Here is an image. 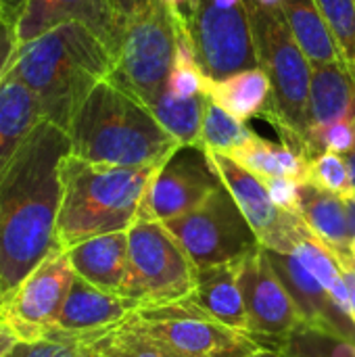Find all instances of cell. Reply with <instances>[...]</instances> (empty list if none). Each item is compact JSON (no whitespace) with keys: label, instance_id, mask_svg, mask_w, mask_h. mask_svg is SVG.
<instances>
[{"label":"cell","instance_id":"cell-7","mask_svg":"<svg viewBox=\"0 0 355 357\" xmlns=\"http://www.w3.org/2000/svg\"><path fill=\"white\" fill-rule=\"evenodd\" d=\"M176 61V29L163 0H153L123 29L109 75L119 88L151 105L167 90Z\"/></svg>","mask_w":355,"mask_h":357},{"label":"cell","instance_id":"cell-4","mask_svg":"<svg viewBox=\"0 0 355 357\" xmlns=\"http://www.w3.org/2000/svg\"><path fill=\"white\" fill-rule=\"evenodd\" d=\"M163 165L115 167L88 163L71 153L63 157L56 243L69 249L100 234L128 230Z\"/></svg>","mask_w":355,"mask_h":357},{"label":"cell","instance_id":"cell-1","mask_svg":"<svg viewBox=\"0 0 355 357\" xmlns=\"http://www.w3.org/2000/svg\"><path fill=\"white\" fill-rule=\"evenodd\" d=\"M63 128L42 121L0 172V299L38 268L56 243Z\"/></svg>","mask_w":355,"mask_h":357},{"label":"cell","instance_id":"cell-26","mask_svg":"<svg viewBox=\"0 0 355 357\" xmlns=\"http://www.w3.org/2000/svg\"><path fill=\"white\" fill-rule=\"evenodd\" d=\"M291 255L328 291V295L335 299V303L352 316V301H349V291L341 272V266L335 257V253L305 226H301L299 236L293 245Z\"/></svg>","mask_w":355,"mask_h":357},{"label":"cell","instance_id":"cell-34","mask_svg":"<svg viewBox=\"0 0 355 357\" xmlns=\"http://www.w3.org/2000/svg\"><path fill=\"white\" fill-rule=\"evenodd\" d=\"M207 79L201 65H174L167 79V92L176 98L203 96L207 94Z\"/></svg>","mask_w":355,"mask_h":357},{"label":"cell","instance_id":"cell-45","mask_svg":"<svg viewBox=\"0 0 355 357\" xmlns=\"http://www.w3.org/2000/svg\"><path fill=\"white\" fill-rule=\"evenodd\" d=\"M213 4H218V6H222V8H232V6H239V4H243L245 0H211Z\"/></svg>","mask_w":355,"mask_h":357},{"label":"cell","instance_id":"cell-5","mask_svg":"<svg viewBox=\"0 0 355 357\" xmlns=\"http://www.w3.org/2000/svg\"><path fill=\"white\" fill-rule=\"evenodd\" d=\"M251 21L257 67L270 79L272 102L262 115L274 126L282 144L310 161L308 146V102L312 84V63L295 42L278 8L245 0Z\"/></svg>","mask_w":355,"mask_h":357},{"label":"cell","instance_id":"cell-14","mask_svg":"<svg viewBox=\"0 0 355 357\" xmlns=\"http://www.w3.org/2000/svg\"><path fill=\"white\" fill-rule=\"evenodd\" d=\"M222 186L199 149H180L153 178L136 220L167 222L197 209Z\"/></svg>","mask_w":355,"mask_h":357},{"label":"cell","instance_id":"cell-22","mask_svg":"<svg viewBox=\"0 0 355 357\" xmlns=\"http://www.w3.org/2000/svg\"><path fill=\"white\" fill-rule=\"evenodd\" d=\"M42 121L46 119L36 94L21 82L4 77L0 84V172Z\"/></svg>","mask_w":355,"mask_h":357},{"label":"cell","instance_id":"cell-35","mask_svg":"<svg viewBox=\"0 0 355 357\" xmlns=\"http://www.w3.org/2000/svg\"><path fill=\"white\" fill-rule=\"evenodd\" d=\"M355 149V121H337L314 140V157L320 153L349 155Z\"/></svg>","mask_w":355,"mask_h":357},{"label":"cell","instance_id":"cell-33","mask_svg":"<svg viewBox=\"0 0 355 357\" xmlns=\"http://www.w3.org/2000/svg\"><path fill=\"white\" fill-rule=\"evenodd\" d=\"M337 38L347 65L355 59V0H314Z\"/></svg>","mask_w":355,"mask_h":357},{"label":"cell","instance_id":"cell-25","mask_svg":"<svg viewBox=\"0 0 355 357\" xmlns=\"http://www.w3.org/2000/svg\"><path fill=\"white\" fill-rule=\"evenodd\" d=\"M243 165L247 172L257 176L262 182L272 178H287L305 184L308 182V163L301 155H297L287 144H276L259 134H255L245 146L226 155Z\"/></svg>","mask_w":355,"mask_h":357},{"label":"cell","instance_id":"cell-8","mask_svg":"<svg viewBox=\"0 0 355 357\" xmlns=\"http://www.w3.org/2000/svg\"><path fill=\"white\" fill-rule=\"evenodd\" d=\"M128 322L182 357H255L266 349L251 335L218 322L188 299L138 307Z\"/></svg>","mask_w":355,"mask_h":357},{"label":"cell","instance_id":"cell-16","mask_svg":"<svg viewBox=\"0 0 355 357\" xmlns=\"http://www.w3.org/2000/svg\"><path fill=\"white\" fill-rule=\"evenodd\" d=\"M138 307H140L138 301L117 293L100 291L75 276L69 295L48 335H67V337L107 335L111 328L128 320Z\"/></svg>","mask_w":355,"mask_h":357},{"label":"cell","instance_id":"cell-31","mask_svg":"<svg viewBox=\"0 0 355 357\" xmlns=\"http://www.w3.org/2000/svg\"><path fill=\"white\" fill-rule=\"evenodd\" d=\"M276 349H285L297 357H355L354 341L316 328H301Z\"/></svg>","mask_w":355,"mask_h":357},{"label":"cell","instance_id":"cell-48","mask_svg":"<svg viewBox=\"0 0 355 357\" xmlns=\"http://www.w3.org/2000/svg\"><path fill=\"white\" fill-rule=\"evenodd\" d=\"M352 255H354V261H355V238L352 241Z\"/></svg>","mask_w":355,"mask_h":357},{"label":"cell","instance_id":"cell-38","mask_svg":"<svg viewBox=\"0 0 355 357\" xmlns=\"http://www.w3.org/2000/svg\"><path fill=\"white\" fill-rule=\"evenodd\" d=\"M151 2L153 0H109V4L113 8V15H115V19L119 23V27H121V31L126 29V25L136 15H140L144 8H149Z\"/></svg>","mask_w":355,"mask_h":357},{"label":"cell","instance_id":"cell-23","mask_svg":"<svg viewBox=\"0 0 355 357\" xmlns=\"http://www.w3.org/2000/svg\"><path fill=\"white\" fill-rule=\"evenodd\" d=\"M299 215L333 253H352L354 238L347 207L341 197L305 182L299 190Z\"/></svg>","mask_w":355,"mask_h":357},{"label":"cell","instance_id":"cell-24","mask_svg":"<svg viewBox=\"0 0 355 357\" xmlns=\"http://www.w3.org/2000/svg\"><path fill=\"white\" fill-rule=\"evenodd\" d=\"M207 96L230 115L247 121L270 109L272 86L264 69L253 67L224 79H207Z\"/></svg>","mask_w":355,"mask_h":357},{"label":"cell","instance_id":"cell-44","mask_svg":"<svg viewBox=\"0 0 355 357\" xmlns=\"http://www.w3.org/2000/svg\"><path fill=\"white\" fill-rule=\"evenodd\" d=\"M255 357H297V356H291L289 351H285V349H264V351H259Z\"/></svg>","mask_w":355,"mask_h":357},{"label":"cell","instance_id":"cell-47","mask_svg":"<svg viewBox=\"0 0 355 357\" xmlns=\"http://www.w3.org/2000/svg\"><path fill=\"white\" fill-rule=\"evenodd\" d=\"M347 69H349V73H352V77H354V82H355V59L347 65Z\"/></svg>","mask_w":355,"mask_h":357},{"label":"cell","instance_id":"cell-39","mask_svg":"<svg viewBox=\"0 0 355 357\" xmlns=\"http://www.w3.org/2000/svg\"><path fill=\"white\" fill-rule=\"evenodd\" d=\"M339 266H341V272H343V278H345V284H347V291H349V301H352V318L355 322V261L352 253H335Z\"/></svg>","mask_w":355,"mask_h":357},{"label":"cell","instance_id":"cell-18","mask_svg":"<svg viewBox=\"0 0 355 357\" xmlns=\"http://www.w3.org/2000/svg\"><path fill=\"white\" fill-rule=\"evenodd\" d=\"M337 121H355V82L347 65H312L308 102V146L314 159V140Z\"/></svg>","mask_w":355,"mask_h":357},{"label":"cell","instance_id":"cell-15","mask_svg":"<svg viewBox=\"0 0 355 357\" xmlns=\"http://www.w3.org/2000/svg\"><path fill=\"white\" fill-rule=\"evenodd\" d=\"M71 21L90 27L109 46L115 59L123 31L109 0H25L13 27L17 48Z\"/></svg>","mask_w":355,"mask_h":357},{"label":"cell","instance_id":"cell-17","mask_svg":"<svg viewBox=\"0 0 355 357\" xmlns=\"http://www.w3.org/2000/svg\"><path fill=\"white\" fill-rule=\"evenodd\" d=\"M266 255L270 266L287 287L289 295L297 303L299 312L303 314L308 328L339 335L355 343L354 318L335 303L328 291L293 255L270 251V249H266Z\"/></svg>","mask_w":355,"mask_h":357},{"label":"cell","instance_id":"cell-46","mask_svg":"<svg viewBox=\"0 0 355 357\" xmlns=\"http://www.w3.org/2000/svg\"><path fill=\"white\" fill-rule=\"evenodd\" d=\"M253 2H257L262 6H268V8H278L282 0H253Z\"/></svg>","mask_w":355,"mask_h":357},{"label":"cell","instance_id":"cell-19","mask_svg":"<svg viewBox=\"0 0 355 357\" xmlns=\"http://www.w3.org/2000/svg\"><path fill=\"white\" fill-rule=\"evenodd\" d=\"M67 257L77 278L100 291L123 295L128 282V230L82 241L67 249Z\"/></svg>","mask_w":355,"mask_h":357},{"label":"cell","instance_id":"cell-9","mask_svg":"<svg viewBox=\"0 0 355 357\" xmlns=\"http://www.w3.org/2000/svg\"><path fill=\"white\" fill-rule=\"evenodd\" d=\"M163 224L199 270L243 259L262 247L224 184L197 209Z\"/></svg>","mask_w":355,"mask_h":357},{"label":"cell","instance_id":"cell-20","mask_svg":"<svg viewBox=\"0 0 355 357\" xmlns=\"http://www.w3.org/2000/svg\"><path fill=\"white\" fill-rule=\"evenodd\" d=\"M239 270L241 259L199 270L197 287L188 301H192L199 310H203L218 322L249 335V320L239 284Z\"/></svg>","mask_w":355,"mask_h":357},{"label":"cell","instance_id":"cell-28","mask_svg":"<svg viewBox=\"0 0 355 357\" xmlns=\"http://www.w3.org/2000/svg\"><path fill=\"white\" fill-rule=\"evenodd\" d=\"M92 349L100 357H182L169 345L128 320L103 335Z\"/></svg>","mask_w":355,"mask_h":357},{"label":"cell","instance_id":"cell-10","mask_svg":"<svg viewBox=\"0 0 355 357\" xmlns=\"http://www.w3.org/2000/svg\"><path fill=\"white\" fill-rule=\"evenodd\" d=\"M75 280L67 249L56 245L13 291L0 299V318L21 343H36L50 333Z\"/></svg>","mask_w":355,"mask_h":357},{"label":"cell","instance_id":"cell-6","mask_svg":"<svg viewBox=\"0 0 355 357\" xmlns=\"http://www.w3.org/2000/svg\"><path fill=\"white\" fill-rule=\"evenodd\" d=\"M199 268L163 222L136 220L128 228V282L123 297L146 305L188 299Z\"/></svg>","mask_w":355,"mask_h":357},{"label":"cell","instance_id":"cell-27","mask_svg":"<svg viewBox=\"0 0 355 357\" xmlns=\"http://www.w3.org/2000/svg\"><path fill=\"white\" fill-rule=\"evenodd\" d=\"M146 107L182 146L201 151V126L207 107V94L195 98H176L165 90Z\"/></svg>","mask_w":355,"mask_h":357},{"label":"cell","instance_id":"cell-11","mask_svg":"<svg viewBox=\"0 0 355 357\" xmlns=\"http://www.w3.org/2000/svg\"><path fill=\"white\" fill-rule=\"evenodd\" d=\"M239 284L247 310L249 335L266 349L282 347L295 333L308 328L303 314L268 261L266 247L241 259Z\"/></svg>","mask_w":355,"mask_h":357},{"label":"cell","instance_id":"cell-3","mask_svg":"<svg viewBox=\"0 0 355 357\" xmlns=\"http://www.w3.org/2000/svg\"><path fill=\"white\" fill-rule=\"evenodd\" d=\"M67 136L71 155L115 167H149L167 163L184 149L136 96L109 77L80 105Z\"/></svg>","mask_w":355,"mask_h":357},{"label":"cell","instance_id":"cell-37","mask_svg":"<svg viewBox=\"0 0 355 357\" xmlns=\"http://www.w3.org/2000/svg\"><path fill=\"white\" fill-rule=\"evenodd\" d=\"M15 52H17L15 29H13V25L0 21V84H2V79L6 77V73H8L10 65H13Z\"/></svg>","mask_w":355,"mask_h":357},{"label":"cell","instance_id":"cell-13","mask_svg":"<svg viewBox=\"0 0 355 357\" xmlns=\"http://www.w3.org/2000/svg\"><path fill=\"white\" fill-rule=\"evenodd\" d=\"M203 153L211 169L218 174L220 182L226 186L236 207L245 215L247 224L255 232L259 245L270 251L291 255L293 245L303 226L301 215L276 207L264 182L251 172H247L243 165H239L234 159L213 151H203Z\"/></svg>","mask_w":355,"mask_h":357},{"label":"cell","instance_id":"cell-21","mask_svg":"<svg viewBox=\"0 0 355 357\" xmlns=\"http://www.w3.org/2000/svg\"><path fill=\"white\" fill-rule=\"evenodd\" d=\"M295 42L316 65H347L343 50L314 0H282L278 6Z\"/></svg>","mask_w":355,"mask_h":357},{"label":"cell","instance_id":"cell-29","mask_svg":"<svg viewBox=\"0 0 355 357\" xmlns=\"http://www.w3.org/2000/svg\"><path fill=\"white\" fill-rule=\"evenodd\" d=\"M253 136L255 132L245 121L230 115L207 96V107L201 126V151L230 155L245 146Z\"/></svg>","mask_w":355,"mask_h":357},{"label":"cell","instance_id":"cell-40","mask_svg":"<svg viewBox=\"0 0 355 357\" xmlns=\"http://www.w3.org/2000/svg\"><path fill=\"white\" fill-rule=\"evenodd\" d=\"M19 343H21V341H19V337L15 335V331L0 318V357L10 356Z\"/></svg>","mask_w":355,"mask_h":357},{"label":"cell","instance_id":"cell-36","mask_svg":"<svg viewBox=\"0 0 355 357\" xmlns=\"http://www.w3.org/2000/svg\"><path fill=\"white\" fill-rule=\"evenodd\" d=\"M264 186L270 192V199L274 201L276 207L299 215V190H301V182L295 180H287V178H272V180H264Z\"/></svg>","mask_w":355,"mask_h":357},{"label":"cell","instance_id":"cell-30","mask_svg":"<svg viewBox=\"0 0 355 357\" xmlns=\"http://www.w3.org/2000/svg\"><path fill=\"white\" fill-rule=\"evenodd\" d=\"M308 184L333 192L341 199H349L355 195L347 159L337 153H320L308 163Z\"/></svg>","mask_w":355,"mask_h":357},{"label":"cell","instance_id":"cell-42","mask_svg":"<svg viewBox=\"0 0 355 357\" xmlns=\"http://www.w3.org/2000/svg\"><path fill=\"white\" fill-rule=\"evenodd\" d=\"M345 207H347V218H349V230H352V238H355V195L349 199H343Z\"/></svg>","mask_w":355,"mask_h":357},{"label":"cell","instance_id":"cell-41","mask_svg":"<svg viewBox=\"0 0 355 357\" xmlns=\"http://www.w3.org/2000/svg\"><path fill=\"white\" fill-rule=\"evenodd\" d=\"M23 4H25V0H0V21L15 27Z\"/></svg>","mask_w":355,"mask_h":357},{"label":"cell","instance_id":"cell-2","mask_svg":"<svg viewBox=\"0 0 355 357\" xmlns=\"http://www.w3.org/2000/svg\"><path fill=\"white\" fill-rule=\"evenodd\" d=\"M113 52L82 23H63L17 48L6 77L27 86L46 121L67 132L86 96L111 75Z\"/></svg>","mask_w":355,"mask_h":357},{"label":"cell","instance_id":"cell-12","mask_svg":"<svg viewBox=\"0 0 355 357\" xmlns=\"http://www.w3.org/2000/svg\"><path fill=\"white\" fill-rule=\"evenodd\" d=\"M188 21L199 65L209 79L257 67L247 2L222 8L211 0H197Z\"/></svg>","mask_w":355,"mask_h":357},{"label":"cell","instance_id":"cell-49","mask_svg":"<svg viewBox=\"0 0 355 357\" xmlns=\"http://www.w3.org/2000/svg\"><path fill=\"white\" fill-rule=\"evenodd\" d=\"M98 357H100V356H98Z\"/></svg>","mask_w":355,"mask_h":357},{"label":"cell","instance_id":"cell-43","mask_svg":"<svg viewBox=\"0 0 355 357\" xmlns=\"http://www.w3.org/2000/svg\"><path fill=\"white\" fill-rule=\"evenodd\" d=\"M163 2H167V4H176V6H180L186 15H190L192 13V8L197 6V0H163Z\"/></svg>","mask_w":355,"mask_h":357},{"label":"cell","instance_id":"cell-32","mask_svg":"<svg viewBox=\"0 0 355 357\" xmlns=\"http://www.w3.org/2000/svg\"><path fill=\"white\" fill-rule=\"evenodd\" d=\"M98 337H67V335H48L36 343H19L8 357H98L92 345Z\"/></svg>","mask_w":355,"mask_h":357}]
</instances>
